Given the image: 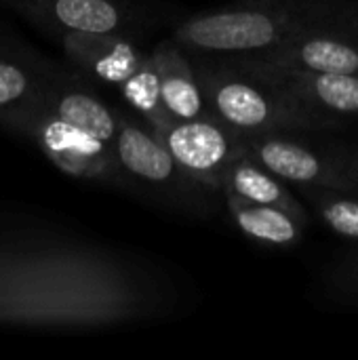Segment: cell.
Returning <instances> with one entry per match:
<instances>
[{"label":"cell","instance_id":"obj_14","mask_svg":"<svg viewBox=\"0 0 358 360\" xmlns=\"http://www.w3.org/2000/svg\"><path fill=\"white\" fill-rule=\"evenodd\" d=\"M152 55L158 65L162 101L173 120H192L211 114L194 59L188 57L190 53L175 38H169L158 42Z\"/></svg>","mask_w":358,"mask_h":360},{"label":"cell","instance_id":"obj_3","mask_svg":"<svg viewBox=\"0 0 358 360\" xmlns=\"http://www.w3.org/2000/svg\"><path fill=\"white\" fill-rule=\"evenodd\" d=\"M194 57L211 112L245 137L342 127L344 118L310 108L285 91L238 70L226 59Z\"/></svg>","mask_w":358,"mask_h":360},{"label":"cell","instance_id":"obj_7","mask_svg":"<svg viewBox=\"0 0 358 360\" xmlns=\"http://www.w3.org/2000/svg\"><path fill=\"white\" fill-rule=\"evenodd\" d=\"M247 148L253 160L304 192L325 190L358 196V175L348 158L321 154L293 133L253 135L247 137Z\"/></svg>","mask_w":358,"mask_h":360},{"label":"cell","instance_id":"obj_13","mask_svg":"<svg viewBox=\"0 0 358 360\" xmlns=\"http://www.w3.org/2000/svg\"><path fill=\"white\" fill-rule=\"evenodd\" d=\"M224 59V57H219ZM238 70L285 91L293 99L317 108L321 112L335 114L340 118L358 116V74H317V72H285L270 68L245 65L226 59Z\"/></svg>","mask_w":358,"mask_h":360},{"label":"cell","instance_id":"obj_10","mask_svg":"<svg viewBox=\"0 0 358 360\" xmlns=\"http://www.w3.org/2000/svg\"><path fill=\"white\" fill-rule=\"evenodd\" d=\"M245 65L285 70V72H317V74H358V34L323 32L304 36L274 51L257 55L224 57Z\"/></svg>","mask_w":358,"mask_h":360},{"label":"cell","instance_id":"obj_19","mask_svg":"<svg viewBox=\"0 0 358 360\" xmlns=\"http://www.w3.org/2000/svg\"><path fill=\"white\" fill-rule=\"evenodd\" d=\"M325 287L342 304L358 306V245L340 255L325 272Z\"/></svg>","mask_w":358,"mask_h":360},{"label":"cell","instance_id":"obj_9","mask_svg":"<svg viewBox=\"0 0 358 360\" xmlns=\"http://www.w3.org/2000/svg\"><path fill=\"white\" fill-rule=\"evenodd\" d=\"M44 82L46 105L65 122L114 146L118 135V108L106 103L78 74L34 53Z\"/></svg>","mask_w":358,"mask_h":360},{"label":"cell","instance_id":"obj_16","mask_svg":"<svg viewBox=\"0 0 358 360\" xmlns=\"http://www.w3.org/2000/svg\"><path fill=\"white\" fill-rule=\"evenodd\" d=\"M234 192L245 200L257 202V205H270L285 209L293 213L295 217L304 219L310 224L308 209L295 198V194L289 190L287 181L276 177L270 169L253 160L251 156H245L236 160L224 175L222 192Z\"/></svg>","mask_w":358,"mask_h":360},{"label":"cell","instance_id":"obj_6","mask_svg":"<svg viewBox=\"0 0 358 360\" xmlns=\"http://www.w3.org/2000/svg\"><path fill=\"white\" fill-rule=\"evenodd\" d=\"M154 135L190 177L217 192H222L226 171L249 156L247 137L213 112L192 120H171Z\"/></svg>","mask_w":358,"mask_h":360},{"label":"cell","instance_id":"obj_15","mask_svg":"<svg viewBox=\"0 0 358 360\" xmlns=\"http://www.w3.org/2000/svg\"><path fill=\"white\" fill-rule=\"evenodd\" d=\"M222 196L234 226L253 243L276 249H291L304 240L310 224L295 217L293 213L279 207L245 200L228 190H224Z\"/></svg>","mask_w":358,"mask_h":360},{"label":"cell","instance_id":"obj_2","mask_svg":"<svg viewBox=\"0 0 358 360\" xmlns=\"http://www.w3.org/2000/svg\"><path fill=\"white\" fill-rule=\"evenodd\" d=\"M358 34L354 0H238L188 17L173 38L200 57H236L274 51L304 36Z\"/></svg>","mask_w":358,"mask_h":360},{"label":"cell","instance_id":"obj_18","mask_svg":"<svg viewBox=\"0 0 358 360\" xmlns=\"http://www.w3.org/2000/svg\"><path fill=\"white\" fill-rule=\"evenodd\" d=\"M304 194L333 234L358 245V196L325 190H306Z\"/></svg>","mask_w":358,"mask_h":360},{"label":"cell","instance_id":"obj_11","mask_svg":"<svg viewBox=\"0 0 358 360\" xmlns=\"http://www.w3.org/2000/svg\"><path fill=\"white\" fill-rule=\"evenodd\" d=\"M44 103V82L34 53L13 51L0 42V127L34 141V124Z\"/></svg>","mask_w":358,"mask_h":360},{"label":"cell","instance_id":"obj_20","mask_svg":"<svg viewBox=\"0 0 358 360\" xmlns=\"http://www.w3.org/2000/svg\"><path fill=\"white\" fill-rule=\"evenodd\" d=\"M348 160H350V167H352V171H354V173H357V175H358V154H354V156H350Z\"/></svg>","mask_w":358,"mask_h":360},{"label":"cell","instance_id":"obj_8","mask_svg":"<svg viewBox=\"0 0 358 360\" xmlns=\"http://www.w3.org/2000/svg\"><path fill=\"white\" fill-rule=\"evenodd\" d=\"M36 27L84 34H127L135 27L133 11L120 0H0Z\"/></svg>","mask_w":358,"mask_h":360},{"label":"cell","instance_id":"obj_4","mask_svg":"<svg viewBox=\"0 0 358 360\" xmlns=\"http://www.w3.org/2000/svg\"><path fill=\"white\" fill-rule=\"evenodd\" d=\"M114 150L137 192H152L158 200L184 209L207 213L211 198L222 194L190 177L154 131L118 110V135Z\"/></svg>","mask_w":358,"mask_h":360},{"label":"cell","instance_id":"obj_5","mask_svg":"<svg viewBox=\"0 0 358 360\" xmlns=\"http://www.w3.org/2000/svg\"><path fill=\"white\" fill-rule=\"evenodd\" d=\"M34 143L44 154V158H49L61 173L74 179L124 192L135 190L118 160L114 146L65 122L46 103L34 124Z\"/></svg>","mask_w":358,"mask_h":360},{"label":"cell","instance_id":"obj_12","mask_svg":"<svg viewBox=\"0 0 358 360\" xmlns=\"http://www.w3.org/2000/svg\"><path fill=\"white\" fill-rule=\"evenodd\" d=\"M51 36L74 68L114 86L129 80L148 57L127 34L57 32Z\"/></svg>","mask_w":358,"mask_h":360},{"label":"cell","instance_id":"obj_17","mask_svg":"<svg viewBox=\"0 0 358 360\" xmlns=\"http://www.w3.org/2000/svg\"><path fill=\"white\" fill-rule=\"evenodd\" d=\"M118 89H120L124 101L143 118V122L152 131H156L173 120V116L167 112L165 101H162L158 65H156V59L152 53L146 57V61L139 65V70L129 80H124Z\"/></svg>","mask_w":358,"mask_h":360},{"label":"cell","instance_id":"obj_1","mask_svg":"<svg viewBox=\"0 0 358 360\" xmlns=\"http://www.w3.org/2000/svg\"><path fill=\"white\" fill-rule=\"evenodd\" d=\"M165 302L160 278L122 251L0 209V327L108 329L154 316Z\"/></svg>","mask_w":358,"mask_h":360}]
</instances>
